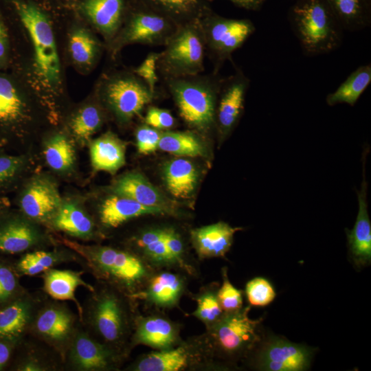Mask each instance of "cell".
Instances as JSON below:
<instances>
[{"instance_id":"obj_51","label":"cell","mask_w":371,"mask_h":371,"mask_svg":"<svg viewBox=\"0 0 371 371\" xmlns=\"http://www.w3.org/2000/svg\"><path fill=\"white\" fill-rule=\"evenodd\" d=\"M10 350L8 345L0 342V369L9 359Z\"/></svg>"},{"instance_id":"obj_31","label":"cell","mask_w":371,"mask_h":371,"mask_svg":"<svg viewBox=\"0 0 371 371\" xmlns=\"http://www.w3.org/2000/svg\"><path fill=\"white\" fill-rule=\"evenodd\" d=\"M72 319L66 311L52 307L44 310L37 317L36 328L43 336L55 341L65 339L70 333Z\"/></svg>"},{"instance_id":"obj_11","label":"cell","mask_w":371,"mask_h":371,"mask_svg":"<svg viewBox=\"0 0 371 371\" xmlns=\"http://www.w3.org/2000/svg\"><path fill=\"white\" fill-rule=\"evenodd\" d=\"M249 86V79L239 69L229 78L222 79L216 113L222 133H229L239 118Z\"/></svg>"},{"instance_id":"obj_6","label":"cell","mask_w":371,"mask_h":371,"mask_svg":"<svg viewBox=\"0 0 371 371\" xmlns=\"http://www.w3.org/2000/svg\"><path fill=\"white\" fill-rule=\"evenodd\" d=\"M179 25L170 19L142 5L134 10L110 42L112 54L133 43L164 45Z\"/></svg>"},{"instance_id":"obj_52","label":"cell","mask_w":371,"mask_h":371,"mask_svg":"<svg viewBox=\"0 0 371 371\" xmlns=\"http://www.w3.org/2000/svg\"><path fill=\"white\" fill-rule=\"evenodd\" d=\"M25 370H40V368L34 363H28L24 366Z\"/></svg>"},{"instance_id":"obj_4","label":"cell","mask_w":371,"mask_h":371,"mask_svg":"<svg viewBox=\"0 0 371 371\" xmlns=\"http://www.w3.org/2000/svg\"><path fill=\"white\" fill-rule=\"evenodd\" d=\"M164 46L157 71L165 79L196 76L203 71L205 45L199 20L179 26Z\"/></svg>"},{"instance_id":"obj_37","label":"cell","mask_w":371,"mask_h":371,"mask_svg":"<svg viewBox=\"0 0 371 371\" xmlns=\"http://www.w3.org/2000/svg\"><path fill=\"white\" fill-rule=\"evenodd\" d=\"M102 123V113L95 105H85L71 117L69 128L76 139L84 142L100 128Z\"/></svg>"},{"instance_id":"obj_12","label":"cell","mask_w":371,"mask_h":371,"mask_svg":"<svg viewBox=\"0 0 371 371\" xmlns=\"http://www.w3.org/2000/svg\"><path fill=\"white\" fill-rule=\"evenodd\" d=\"M62 203L56 184L46 178L33 180L25 187L19 199L22 212L36 221L54 216Z\"/></svg>"},{"instance_id":"obj_41","label":"cell","mask_w":371,"mask_h":371,"mask_svg":"<svg viewBox=\"0 0 371 371\" xmlns=\"http://www.w3.org/2000/svg\"><path fill=\"white\" fill-rule=\"evenodd\" d=\"M194 315L205 323H215L222 316V308L217 295L206 293L198 299L197 308Z\"/></svg>"},{"instance_id":"obj_47","label":"cell","mask_w":371,"mask_h":371,"mask_svg":"<svg viewBox=\"0 0 371 371\" xmlns=\"http://www.w3.org/2000/svg\"><path fill=\"white\" fill-rule=\"evenodd\" d=\"M145 122L156 129H168L174 125L175 119L169 111L151 107L147 111Z\"/></svg>"},{"instance_id":"obj_9","label":"cell","mask_w":371,"mask_h":371,"mask_svg":"<svg viewBox=\"0 0 371 371\" xmlns=\"http://www.w3.org/2000/svg\"><path fill=\"white\" fill-rule=\"evenodd\" d=\"M249 307L227 313L216 322L213 335L218 346L234 354L251 348L259 340L257 330L260 320L251 319Z\"/></svg>"},{"instance_id":"obj_1","label":"cell","mask_w":371,"mask_h":371,"mask_svg":"<svg viewBox=\"0 0 371 371\" xmlns=\"http://www.w3.org/2000/svg\"><path fill=\"white\" fill-rule=\"evenodd\" d=\"M19 27L6 23L11 41L12 73L42 96H58L64 89L62 63L54 30L36 5L12 0Z\"/></svg>"},{"instance_id":"obj_33","label":"cell","mask_w":371,"mask_h":371,"mask_svg":"<svg viewBox=\"0 0 371 371\" xmlns=\"http://www.w3.org/2000/svg\"><path fill=\"white\" fill-rule=\"evenodd\" d=\"M31 314V306L25 302H16L0 310V337L12 339L24 331Z\"/></svg>"},{"instance_id":"obj_36","label":"cell","mask_w":371,"mask_h":371,"mask_svg":"<svg viewBox=\"0 0 371 371\" xmlns=\"http://www.w3.org/2000/svg\"><path fill=\"white\" fill-rule=\"evenodd\" d=\"M181 289V282L176 275L162 273L152 279L148 296L153 302L158 305L168 306L177 301Z\"/></svg>"},{"instance_id":"obj_19","label":"cell","mask_w":371,"mask_h":371,"mask_svg":"<svg viewBox=\"0 0 371 371\" xmlns=\"http://www.w3.org/2000/svg\"><path fill=\"white\" fill-rule=\"evenodd\" d=\"M126 146L116 135L106 132L90 144L92 166L96 170L115 172L125 163Z\"/></svg>"},{"instance_id":"obj_35","label":"cell","mask_w":371,"mask_h":371,"mask_svg":"<svg viewBox=\"0 0 371 371\" xmlns=\"http://www.w3.org/2000/svg\"><path fill=\"white\" fill-rule=\"evenodd\" d=\"M188 360L183 348L153 352L147 355L138 363L139 371H177L186 366Z\"/></svg>"},{"instance_id":"obj_44","label":"cell","mask_w":371,"mask_h":371,"mask_svg":"<svg viewBox=\"0 0 371 371\" xmlns=\"http://www.w3.org/2000/svg\"><path fill=\"white\" fill-rule=\"evenodd\" d=\"M161 133L148 125L140 126L136 131L137 147L139 153L150 154L158 148Z\"/></svg>"},{"instance_id":"obj_30","label":"cell","mask_w":371,"mask_h":371,"mask_svg":"<svg viewBox=\"0 0 371 371\" xmlns=\"http://www.w3.org/2000/svg\"><path fill=\"white\" fill-rule=\"evenodd\" d=\"M175 332L172 324L161 317H148L141 322L136 340L156 348H166L175 340Z\"/></svg>"},{"instance_id":"obj_39","label":"cell","mask_w":371,"mask_h":371,"mask_svg":"<svg viewBox=\"0 0 371 371\" xmlns=\"http://www.w3.org/2000/svg\"><path fill=\"white\" fill-rule=\"evenodd\" d=\"M139 246L153 260L157 262L172 260L165 245L163 229H155L144 233L139 240Z\"/></svg>"},{"instance_id":"obj_5","label":"cell","mask_w":371,"mask_h":371,"mask_svg":"<svg viewBox=\"0 0 371 371\" xmlns=\"http://www.w3.org/2000/svg\"><path fill=\"white\" fill-rule=\"evenodd\" d=\"M205 49L216 64V69L254 33L255 25L249 19L221 16L212 10L200 20Z\"/></svg>"},{"instance_id":"obj_42","label":"cell","mask_w":371,"mask_h":371,"mask_svg":"<svg viewBox=\"0 0 371 371\" xmlns=\"http://www.w3.org/2000/svg\"><path fill=\"white\" fill-rule=\"evenodd\" d=\"M23 157L0 154V189L9 186L21 172Z\"/></svg>"},{"instance_id":"obj_40","label":"cell","mask_w":371,"mask_h":371,"mask_svg":"<svg viewBox=\"0 0 371 371\" xmlns=\"http://www.w3.org/2000/svg\"><path fill=\"white\" fill-rule=\"evenodd\" d=\"M246 294L251 305L265 306L276 297V291L271 284L265 278H255L247 283Z\"/></svg>"},{"instance_id":"obj_45","label":"cell","mask_w":371,"mask_h":371,"mask_svg":"<svg viewBox=\"0 0 371 371\" xmlns=\"http://www.w3.org/2000/svg\"><path fill=\"white\" fill-rule=\"evenodd\" d=\"M160 53L153 52L134 70V73L142 79L154 93L158 80L157 62Z\"/></svg>"},{"instance_id":"obj_32","label":"cell","mask_w":371,"mask_h":371,"mask_svg":"<svg viewBox=\"0 0 371 371\" xmlns=\"http://www.w3.org/2000/svg\"><path fill=\"white\" fill-rule=\"evenodd\" d=\"M158 148L179 156L197 157L205 154V148L199 139L187 132H165L161 133Z\"/></svg>"},{"instance_id":"obj_17","label":"cell","mask_w":371,"mask_h":371,"mask_svg":"<svg viewBox=\"0 0 371 371\" xmlns=\"http://www.w3.org/2000/svg\"><path fill=\"white\" fill-rule=\"evenodd\" d=\"M166 210L156 207L144 205L136 201L121 195L106 199L100 210V221L103 225L116 227L126 221L146 214H165Z\"/></svg>"},{"instance_id":"obj_8","label":"cell","mask_w":371,"mask_h":371,"mask_svg":"<svg viewBox=\"0 0 371 371\" xmlns=\"http://www.w3.org/2000/svg\"><path fill=\"white\" fill-rule=\"evenodd\" d=\"M30 89L13 73L0 70V139L19 134L30 118Z\"/></svg>"},{"instance_id":"obj_16","label":"cell","mask_w":371,"mask_h":371,"mask_svg":"<svg viewBox=\"0 0 371 371\" xmlns=\"http://www.w3.org/2000/svg\"><path fill=\"white\" fill-rule=\"evenodd\" d=\"M135 3L166 16L179 26L200 20L211 10L205 0H135Z\"/></svg>"},{"instance_id":"obj_2","label":"cell","mask_w":371,"mask_h":371,"mask_svg":"<svg viewBox=\"0 0 371 371\" xmlns=\"http://www.w3.org/2000/svg\"><path fill=\"white\" fill-rule=\"evenodd\" d=\"M289 16L305 55L328 54L341 45L344 30L326 0H297Z\"/></svg>"},{"instance_id":"obj_18","label":"cell","mask_w":371,"mask_h":371,"mask_svg":"<svg viewBox=\"0 0 371 371\" xmlns=\"http://www.w3.org/2000/svg\"><path fill=\"white\" fill-rule=\"evenodd\" d=\"M239 227H232L219 222L197 228L192 232V238L198 253L204 257L223 256L229 249L234 234Z\"/></svg>"},{"instance_id":"obj_50","label":"cell","mask_w":371,"mask_h":371,"mask_svg":"<svg viewBox=\"0 0 371 371\" xmlns=\"http://www.w3.org/2000/svg\"><path fill=\"white\" fill-rule=\"evenodd\" d=\"M234 5L249 10H259L265 0H228Z\"/></svg>"},{"instance_id":"obj_29","label":"cell","mask_w":371,"mask_h":371,"mask_svg":"<svg viewBox=\"0 0 371 371\" xmlns=\"http://www.w3.org/2000/svg\"><path fill=\"white\" fill-rule=\"evenodd\" d=\"M53 218L56 228L74 236L87 237L93 229L90 217L73 203H63Z\"/></svg>"},{"instance_id":"obj_7","label":"cell","mask_w":371,"mask_h":371,"mask_svg":"<svg viewBox=\"0 0 371 371\" xmlns=\"http://www.w3.org/2000/svg\"><path fill=\"white\" fill-rule=\"evenodd\" d=\"M101 87L107 105L122 122L130 121L138 115L154 95L135 73L115 74L106 78Z\"/></svg>"},{"instance_id":"obj_14","label":"cell","mask_w":371,"mask_h":371,"mask_svg":"<svg viewBox=\"0 0 371 371\" xmlns=\"http://www.w3.org/2000/svg\"><path fill=\"white\" fill-rule=\"evenodd\" d=\"M112 190L144 205L161 208L169 214L175 213L173 203L139 173L131 172L121 177Z\"/></svg>"},{"instance_id":"obj_10","label":"cell","mask_w":371,"mask_h":371,"mask_svg":"<svg viewBox=\"0 0 371 371\" xmlns=\"http://www.w3.org/2000/svg\"><path fill=\"white\" fill-rule=\"evenodd\" d=\"M311 359L307 348L275 337L262 347L258 368L265 371H302L309 367Z\"/></svg>"},{"instance_id":"obj_24","label":"cell","mask_w":371,"mask_h":371,"mask_svg":"<svg viewBox=\"0 0 371 371\" xmlns=\"http://www.w3.org/2000/svg\"><path fill=\"white\" fill-rule=\"evenodd\" d=\"M38 238L36 229L27 222L12 218L0 225V251L15 254L23 251Z\"/></svg>"},{"instance_id":"obj_21","label":"cell","mask_w":371,"mask_h":371,"mask_svg":"<svg viewBox=\"0 0 371 371\" xmlns=\"http://www.w3.org/2000/svg\"><path fill=\"white\" fill-rule=\"evenodd\" d=\"M164 178L166 186L172 196L186 199L195 190L198 174L191 161L179 158L166 164L164 168Z\"/></svg>"},{"instance_id":"obj_49","label":"cell","mask_w":371,"mask_h":371,"mask_svg":"<svg viewBox=\"0 0 371 371\" xmlns=\"http://www.w3.org/2000/svg\"><path fill=\"white\" fill-rule=\"evenodd\" d=\"M164 240L172 260H179L183 253L182 242L177 234L170 229H163Z\"/></svg>"},{"instance_id":"obj_26","label":"cell","mask_w":371,"mask_h":371,"mask_svg":"<svg viewBox=\"0 0 371 371\" xmlns=\"http://www.w3.org/2000/svg\"><path fill=\"white\" fill-rule=\"evenodd\" d=\"M371 82V65L366 64L355 69L339 86L326 97L330 106L348 104L353 106Z\"/></svg>"},{"instance_id":"obj_13","label":"cell","mask_w":371,"mask_h":371,"mask_svg":"<svg viewBox=\"0 0 371 371\" xmlns=\"http://www.w3.org/2000/svg\"><path fill=\"white\" fill-rule=\"evenodd\" d=\"M89 256L101 271L124 283L135 282L145 274L142 262L125 251L102 247L91 249Z\"/></svg>"},{"instance_id":"obj_15","label":"cell","mask_w":371,"mask_h":371,"mask_svg":"<svg viewBox=\"0 0 371 371\" xmlns=\"http://www.w3.org/2000/svg\"><path fill=\"white\" fill-rule=\"evenodd\" d=\"M82 10L91 24L110 43L124 21L125 0H85Z\"/></svg>"},{"instance_id":"obj_20","label":"cell","mask_w":371,"mask_h":371,"mask_svg":"<svg viewBox=\"0 0 371 371\" xmlns=\"http://www.w3.org/2000/svg\"><path fill=\"white\" fill-rule=\"evenodd\" d=\"M348 243L355 264L366 266L371 260V225L366 200L365 184L359 194V212L353 229L348 234Z\"/></svg>"},{"instance_id":"obj_3","label":"cell","mask_w":371,"mask_h":371,"mask_svg":"<svg viewBox=\"0 0 371 371\" xmlns=\"http://www.w3.org/2000/svg\"><path fill=\"white\" fill-rule=\"evenodd\" d=\"M165 80L183 120L197 129L210 128L215 122L222 79L196 75Z\"/></svg>"},{"instance_id":"obj_27","label":"cell","mask_w":371,"mask_h":371,"mask_svg":"<svg viewBox=\"0 0 371 371\" xmlns=\"http://www.w3.org/2000/svg\"><path fill=\"white\" fill-rule=\"evenodd\" d=\"M71 357L78 368L85 370L106 368L111 361L108 351L86 335L76 337L71 348Z\"/></svg>"},{"instance_id":"obj_23","label":"cell","mask_w":371,"mask_h":371,"mask_svg":"<svg viewBox=\"0 0 371 371\" xmlns=\"http://www.w3.org/2000/svg\"><path fill=\"white\" fill-rule=\"evenodd\" d=\"M344 31L355 32L370 25V0H326Z\"/></svg>"},{"instance_id":"obj_25","label":"cell","mask_w":371,"mask_h":371,"mask_svg":"<svg viewBox=\"0 0 371 371\" xmlns=\"http://www.w3.org/2000/svg\"><path fill=\"white\" fill-rule=\"evenodd\" d=\"M94 321L100 334L107 341L118 339L122 333V315L117 300L113 295H105L98 302Z\"/></svg>"},{"instance_id":"obj_22","label":"cell","mask_w":371,"mask_h":371,"mask_svg":"<svg viewBox=\"0 0 371 371\" xmlns=\"http://www.w3.org/2000/svg\"><path fill=\"white\" fill-rule=\"evenodd\" d=\"M67 49L71 60L81 70L91 69L101 52L100 42L91 31L83 27H77L70 32Z\"/></svg>"},{"instance_id":"obj_43","label":"cell","mask_w":371,"mask_h":371,"mask_svg":"<svg viewBox=\"0 0 371 371\" xmlns=\"http://www.w3.org/2000/svg\"><path fill=\"white\" fill-rule=\"evenodd\" d=\"M223 275V282L218 291L217 297L222 310L226 313L233 312L242 306V293L228 280L226 274Z\"/></svg>"},{"instance_id":"obj_46","label":"cell","mask_w":371,"mask_h":371,"mask_svg":"<svg viewBox=\"0 0 371 371\" xmlns=\"http://www.w3.org/2000/svg\"><path fill=\"white\" fill-rule=\"evenodd\" d=\"M12 47L9 31L4 18L0 14V70L10 69Z\"/></svg>"},{"instance_id":"obj_48","label":"cell","mask_w":371,"mask_h":371,"mask_svg":"<svg viewBox=\"0 0 371 371\" xmlns=\"http://www.w3.org/2000/svg\"><path fill=\"white\" fill-rule=\"evenodd\" d=\"M16 286V278L12 271L0 265V301L9 298Z\"/></svg>"},{"instance_id":"obj_34","label":"cell","mask_w":371,"mask_h":371,"mask_svg":"<svg viewBox=\"0 0 371 371\" xmlns=\"http://www.w3.org/2000/svg\"><path fill=\"white\" fill-rule=\"evenodd\" d=\"M44 155L49 166L59 172L70 169L75 161L74 146L71 142L62 134H57L48 141Z\"/></svg>"},{"instance_id":"obj_38","label":"cell","mask_w":371,"mask_h":371,"mask_svg":"<svg viewBox=\"0 0 371 371\" xmlns=\"http://www.w3.org/2000/svg\"><path fill=\"white\" fill-rule=\"evenodd\" d=\"M58 259L52 252L34 251L25 254L19 261L18 267L23 273L33 276L49 269Z\"/></svg>"},{"instance_id":"obj_28","label":"cell","mask_w":371,"mask_h":371,"mask_svg":"<svg viewBox=\"0 0 371 371\" xmlns=\"http://www.w3.org/2000/svg\"><path fill=\"white\" fill-rule=\"evenodd\" d=\"M80 286L92 289L82 280L79 272L52 269L44 276V288L49 295L56 300L74 301L81 311L75 297L76 290Z\"/></svg>"}]
</instances>
